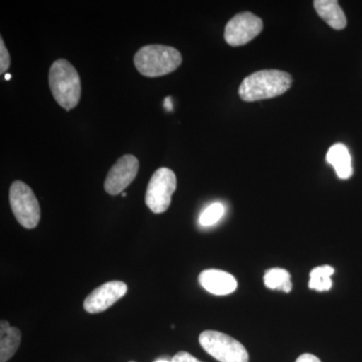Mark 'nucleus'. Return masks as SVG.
Returning a JSON list of instances; mask_svg holds the SVG:
<instances>
[{"label":"nucleus","mask_w":362,"mask_h":362,"mask_svg":"<svg viewBox=\"0 0 362 362\" xmlns=\"http://www.w3.org/2000/svg\"><path fill=\"white\" fill-rule=\"evenodd\" d=\"M292 83V76L286 71H259L244 78L239 88V95L245 102L271 99L287 92Z\"/></svg>","instance_id":"f257e3e1"},{"label":"nucleus","mask_w":362,"mask_h":362,"mask_svg":"<svg viewBox=\"0 0 362 362\" xmlns=\"http://www.w3.org/2000/svg\"><path fill=\"white\" fill-rule=\"evenodd\" d=\"M49 88L59 106L66 111L77 107L82 95L81 78L75 66L66 59H57L49 69Z\"/></svg>","instance_id":"f03ea898"},{"label":"nucleus","mask_w":362,"mask_h":362,"mask_svg":"<svg viewBox=\"0 0 362 362\" xmlns=\"http://www.w3.org/2000/svg\"><path fill=\"white\" fill-rule=\"evenodd\" d=\"M182 56L173 47L148 45L141 47L134 56V65L144 77L157 78L168 75L180 68Z\"/></svg>","instance_id":"7ed1b4c3"},{"label":"nucleus","mask_w":362,"mask_h":362,"mask_svg":"<svg viewBox=\"0 0 362 362\" xmlns=\"http://www.w3.org/2000/svg\"><path fill=\"white\" fill-rule=\"evenodd\" d=\"M199 343L209 356L220 362H249V354L242 343L218 331H204Z\"/></svg>","instance_id":"20e7f679"},{"label":"nucleus","mask_w":362,"mask_h":362,"mask_svg":"<svg viewBox=\"0 0 362 362\" xmlns=\"http://www.w3.org/2000/svg\"><path fill=\"white\" fill-rule=\"evenodd\" d=\"M9 202L16 221L23 228H37L40 220V207L32 188L23 181H14L9 190Z\"/></svg>","instance_id":"39448f33"},{"label":"nucleus","mask_w":362,"mask_h":362,"mask_svg":"<svg viewBox=\"0 0 362 362\" xmlns=\"http://www.w3.org/2000/svg\"><path fill=\"white\" fill-rule=\"evenodd\" d=\"M176 189V176L171 169H157L147 187L145 202L154 214L168 211Z\"/></svg>","instance_id":"423d86ee"},{"label":"nucleus","mask_w":362,"mask_h":362,"mask_svg":"<svg viewBox=\"0 0 362 362\" xmlns=\"http://www.w3.org/2000/svg\"><path fill=\"white\" fill-rule=\"evenodd\" d=\"M263 21L254 13H242L226 23L225 40L232 47L247 45L263 30Z\"/></svg>","instance_id":"0eeeda50"},{"label":"nucleus","mask_w":362,"mask_h":362,"mask_svg":"<svg viewBox=\"0 0 362 362\" xmlns=\"http://www.w3.org/2000/svg\"><path fill=\"white\" fill-rule=\"evenodd\" d=\"M139 171V161L133 156H124L114 164L105 180L104 188L107 194H123Z\"/></svg>","instance_id":"6e6552de"},{"label":"nucleus","mask_w":362,"mask_h":362,"mask_svg":"<svg viewBox=\"0 0 362 362\" xmlns=\"http://www.w3.org/2000/svg\"><path fill=\"white\" fill-rule=\"evenodd\" d=\"M127 290V285L121 281L105 283L86 298L85 310L90 314L101 313L125 296Z\"/></svg>","instance_id":"1a4fd4ad"},{"label":"nucleus","mask_w":362,"mask_h":362,"mask_svg":"<svg viewBox=\"0 0 362 362\" xmlns=\"http://www.w3.org/2000/svg\"><path fill=\"white\" fill-rule=\"evenodd\" d=\"M199 281L204 290L216 296L232 294L238 288L237 280L233 275L216 269L202 271Z\"/></svg>","instance_id":"9d476101"},{"label":"nucleus","mask_w":362,"mask_h":362,"mask_svg":"<svg viewBox=\"0 0 362 362\" xmlns=\"http://www.w3.org/2000/svg\"><path fill=\"white\" fill-rule=\"evenodd\" d=\"M326 161L333 166L340 180H349L354 175L351 156L342 143H337L330 147L326 154Z\"/></svg>","instance_id":"9b49d317"},{"label":"nucleus","mask_w":362,"mask_h":362,"mask_svg":"<svg viewBox=\"0 0 362 362\" xmlns=\"http://www.w3.org/2000/svg\"><path fill=\"white\" fill-rule=\"evenodd\" d=\"M317 14L331 28L340 30L347 25L346 16L337 0H315L313 2Z\"/></svg>","instance_id":"f8f14e48"},{"label":"nucleus","mask_w":362,"mask_h":362,"mask_svg":"<svg viewBox=\"0 0 362 362\" xmlns=\"http://www.w3.org/2000/svg\"><path fill=\"white\" fill-rule=\"evenodd\" d=\"M21 333L18 328L9 325L6 320L0 322V362H6L18 351Z\"/></svg>","instance_id":"ddd939ff"},{"label":"nucleus","mask_w":362,"mask_h":362,"mask_svg":"<svg viewBox=\"0 0 362 362\" xmlns=\"http://www.w3.org/2000/svg\"><path fill=\"white\" fill-rule=\"evenodd\" d=\"M264 283L269 289L280 290L285 293L291 292L292 290L291 276L284 269L276 268L267 271Z\"/></svg>","instance_id":"4468645a"},{"label":"nucleus","mask_w":362,"mask_h":362,"mask_svg":"<svg viewBox=\"0 0 362 362\" xmlns=\"http://www.w3.org/2000/svg\"><path fill=\"white\" fill-rule=\"evenodd\" d=\"M334 274V269L330 266L317 267L310 272L309 288L318 292L328 291L332 287L331 276Z\"/></svg>","instance_id":"2eb2a0df"},{"label":"nucleus","mask_w":362,"mask_h":362,"mask_svg":"<svg viewBox=\"0 0 362 362\" xmlns=\"http://www.w3.org/2000/svg\"><path fill=\"white\" fill-rule=\"evenodd\" d=\"M223 214H225V207L223 204L218 202L211 204L202 211L199 216V223L204 226H213L223 218Z\"/></svg>","instance_id":"dca6fc26"},{"label":"nucleus","mask_w":362,"mask_h":362,"mask_svg":"<svg viewBox=\"0 0 362 362\" xmlns=\"http://www.w3.org/2000/svg\"><path fill=\"white\" fill-rule=\"evenodd\" d=\"M11 59L9 52L7 51L6 45H4V39H0V74L4 75L9 66H11Z\"/></svg>","instance_id":"f3484780"},{"label":"nucleus","mask_w":362,"mask_h":362,"mask_svg":"<svg viewBox=\"0 0 362 362\" xmlns=\"http://www.w3.org/2000/svg\"><path fill=\"white\" fill-rule=\"evenodd\" d=\"M173 362H202L199 359L195 358L194 356L188 354L187 351H180L176 354L173 358L171 359Z\"/></svg>","instance_id":"a211bd4d"},{"label":"nucleus","mask_w":362,"mask_h":362,"mask_svg":"<svg viewBox=\"0 0 362 362\" xmlns=\"http://www.w3.org/2000/svg\"><path fill=\"white\" fill-rule=\"evenodd\" d=\"M295 362H321L318 357L313 356L311 354H304L298 357L297 361Z\"/></svg>","instance_id":"6ab92c4d"},{"label":"nucleus","mask_w":362,"mask_h":362,"mask_svg":"<svg viewBox=\"0 0 362 362\" xmlns=\"http://www.w3.org/2000/svg\"><path fill=\"white\" fill-rule=\"evenodd\" d=\"M171 100H173L171 97L165 98V100H164V107H165L166 110L169 112L173 110V104Z\"/></svg>","instance_id":"aec40b11"},{"label":"nucleus","mask_w":362,"mask_h":362,"mask_svg":"<svg viewBox=\"0 0 362 362\" xmlns=\"http://www.w3.org/2000/svg\"><path fill=\"white\" fill-rule=\"evenodd\" d=\"M11 76L9 75V74H6V76H4V78H6V81L11 80Z\"/></svg>","instance_id":"412c9836"},{"label":"nucleus","mask_w":362,"mask_h":362,"mask_svg":"<svg viewBox=\"0 0 362 362\" xmlns=\"http://www.w3.org/2000/svg\"><path fill=\"white\" fill-rule=\"evenodd\" d=\"M156 362H173V361H168V359H159V361H156Z\"/></svg>","instance_id":"4be33fe9"},{"label":"nucleus","mask_w":362,"mask_h":362,"mask_svg":"<svg viewBox=\"0 0 362 362\" xmlns=\"http://www.w3.org/2000/svg\"><path fill=\"white\" fill-rule=\"evenodd\" d=\"M122 197H127V194H126L125 192H123Z\"/></svg>","instance_id":"5701e85b"},{"label":"nucleus","mask_w":362,"mask_h":362,"mask_svg":"<svg viewBox=\"0 0 362 362\" xmlns=\"http://www.w3.org/2000/svg\"><path fill=\"white\" fill-rule=\"evenodd\" d=\"M129 362H135V361H129Z\"/></svg>","instance_id":"b1692460"}]
</instances>
